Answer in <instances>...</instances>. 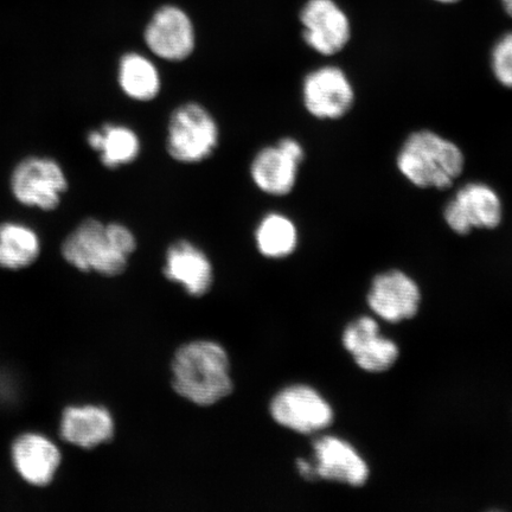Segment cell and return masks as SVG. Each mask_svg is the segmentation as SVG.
Segmentation results:
<instances>
[{"instance_id": "14", "label": "cell", "mask_w": 512, "mask_h": 512, "mask_svg": "<svg viewBox=\"0 0 512 512\" xmlns=\"http://www.w3.org/2000/svg\"><path fill=\"white\" fill-rule=\"evenodd\" d=\"M317 477L347 484L362 486L370 475L369 466L356 448L341 438L323 437L313 444Z\"/></svg>"}, {"instance_id": "8", "label": "cell", "mask_w": 512, "mask_h": 512, "mask_svg": "<svg viewBox=\"0 0 512 512\" xmlns=\"http://www.w3.org/2000/svg\"><path fill=\"white\" fill-rule=\"evenodd\" d=\"M303 40L322 56H335L347 48L352 29L350 19L335 0H309L300 11Z\"/></svg>"}, {"instance_id": "17", "label": "cell", "mask_w": 512, "mask_h": 512, "mask_svg": "<svg viewBox=\"0 0 512 512\" xmlns=\"http://www.w3.org/2000/svg\"><path fill=\"white\" fill-rule=\"evenodd\" d=\"M299 168L296 160L274 145L256 152L249 172L255 187L264 194L284 197L296 188Z\"/></svg>"}, {"instance_id": "26", "label": "cell", "mask_w": 512, "mask_h": 512, "mask_svg": "<svg viewBox=\"0 0 512 512\" xmlns=\"http://www.w3.org/2000/svg\"><path fill=\"white\" fill-rule=\"evenodd\" d=\"M434 2H438L441 4H456L460 2V0H434Z\"/></svg>"}, {"instance_id": "7", "label": "cell", "mask_w": 512, "mask_h": 512, "mask_svg": "<svg viewBox=\"0 0 512 512\" xmlns=\"http://www.w3.org/2000/svg\"><path fill=\"white\" fill-rule=\"evenodd\" d=\"M302 99L311 117L320 121H336L347 117L352 111L356 91L345 70L329 64L305 75Z\"/></svg>"}, {"instance_id": "22", "label": "cell", "mask_w": 512, "mask_h": 512, "mask_svg": "<svg viewBox=\"0 0 512 512\" xmlns=\"http://www.w3.org/2000/svg\"><path fill=\"white\" fill-rule=\"evenodd\" d=\"M490 69L498 85L512 91V31L499 37L492 47Z\"/></svg>"}, {"instance_id": "12", "label": "cell", "mask_w": 512, "mask_h": 512, "mask_svg": "<svg viewBox=\"0 0 512 512\" xmlns=\"http://www.w3.org/2000/svg\"><path fill=\"white\" fill-rule=\"evenodd\" d=\"M11 462L25 483L44 488L54 482L62 463V453L47 435L27 432L18 435L12 443Z\"/></svg>"}, {"instance_id": "1", "label": "cell", "mask_w": 512, "mask_h": 512, "mask_svg": "<svg viewBox=\"0 0 512 512\" xmlns=\"http://www.w3.org/2000/svg\"><path fill=\"white\" fill-rule=\"evenodd\" d=\"M395 164L400 175L413 187L447 190L462 177L466 157L462 147L453 140L424 128L403 140Z\"/></svg>"}, {"instance_id": "25", "label": "cell", "mask_w": 512, "mask_h": 512, "mask_svg": "<svg viewBox=\"0 0 512 512\" xmlns=\"http://www.w3.org/2000/svg\"><path fill=\"white\" fill-rule=\"evenodd\" d=\"M505 14L512 18V0H501Z\"/></svg>"}, {"instance_id": "21", "label": "cell", "mask_w": 512, "mask_h": 512, "mask_svg": "<svg viewBox=\"0 0 512 512\" xmlns=\"http://www.w3.org/2000/svg\"><path fill=\"white\" fill-rule=\"evenodd\" d=\"M298 240L296 223L281 213H268L255 229L256 247L266 258H287L296 251Z\"/></svg>"}, {"instance_id": "3", "label": "cell", "mask_w": 512, "mask_h": 512, "mask_svg": "<svg viewBox=\"0 0 512 512\" xmlns=\"http://www.w3.org/2000/svg\"><path fill=\"white\" fill-rule=\"evenodd\" d=\"M62 258L81 272L117 277L126 270L130 252L118 239L111 223L94 217L81 221L63 240Z\"/></svg>"}, {"instance_id": "4", "label": "cell", "mask_w": 512, "mask_h": 512, "mask_svg": "<svg viewBox=\"0 0 512 512\" xmlns=\"http://www.w3.org/2000/svg\"><path fill=\"white\" fill-rule=\"evenodd\" d=\"M220 127L202 104L190 101L170 114L166 132V152L181 164L206 162L220 145Z\"/></svg>"}, {"instance_id": "16", "label": "cell", "mask_w": 512, "mask_h": 512, "mask_svg": "<svg viewBox=\"0 0 512 512\" xmlns=\"http://www.w3.org/2000/svg\"><path fill=\"white\" fill-rule=\"evenodd\" d=\"M60 435L68 444L92 450L112 440L114 421L105 407L70 406L62 413Z\"/></svg>"}, {"instance_id": "6", "label": "cell", "mask_w": 512, "mask_h": 512, "mask_svg": "<svg viewBox=\"0 0 512 512\" xmlns=\"http://www.w3.org/2000/svg\"><path fill=\"white\" fill-rule=\"evenodd\" d=\"M443 219L454 234L495 230L504 220V204L498 191L485 182H469L445 204Z\"/></svg>"}, {"instance_id": "19", "label": "cell", "mask_w": 512, "mask_h": 512, "mask_svg": "<svg viewBox=\"0 0 512 512\" xmlns=\"http://www.w3.org/2000/svg\"><path fill=\"white\" fill-rule=\"evenodd\" d=\"M42 240L35 228L19 221L0 223V268L21 271L40 258Z\"/></svg>"}, {"instance_id": "15", "label": "cell", "mask_w": 512, "mask_h": 512, "mask_svg": "<svg viewBox=\"0 0 512 512\" xmlns=\"http://www.w3.org/2000/svg\"><path fill=\"white\" fill-rule=\"evenodd\" d=\"M164 275L181 284L191 296L201 297L213 285V265L201 248L188 240H179L166 252Z\"/></svg>"}, {"instance_id": "13", "label": "cell", "mask_w": 512, "mask_h": 512, "mask_svg": "<svg viewBox=\"0 0 512 512\" xmlns=\"http://www.w3.org/2000/svg\"><path fill=\"white\" fill-rule=\"evenodd\" d=\"M343 345L357 366L368 373H383L398 361L400 350L392 339L380 334V326L370 317L354 320L344 330Z\"/></svg>"}, {"instance_id": "18", "label": "cell", "mask_w": 512, "mask_h": 512, "mask_svg": "<svg viewBox=\"0 0 512 512\" xmlns=\"http://www.w3.org/2000/svg\"><path fill=\"white\" fill-rule=\"evenodd\" d=\"M86 140L108 170H118L136 162L142 152L138 134L125 125H102L99 130L89 132Z\"/></svg>"}, {"instance_id": "20", "label": "cell", "mask_w": 512, "mask_h": 512, "mask_svg": "<svg viewBox=\"0 0 512 512\" xmlns=\"http://www.w3.org/2000/svg\"><path fill=\"white\" fill-rule=\"evenodd\" d=\"M118 83L127 98L138 102L155 100L162 91V79L155 63L133 51L120 57Z\"/></svg>"}, {"instance_id": "23", "label": "cell", "mask_w": 512, "mask_h": 512, "mask_svg": "<svg viewBox=\"0 0 512 512\" xmlns=\"http://www.w3.org/2000/svg\"><path fill=\"white\" fill-rule=\"evenodd\" d=\"M277 145L287 153L288 156L296 160L300 165L305 162L306 153L304 146L298 142L297 139L292 137H285L280 139Z\"/></svg>"}, {"instance_id": "9", "label": "cell", "mask_w": 512, "mask_h": 512, "mask_svg": "<svg viewBox=\"0 0 512 512\" xmlns=\"http://www.w3.org/2000/svg\"><path fill=\"white\" fill-rule=\"evenodd\" d=\"M271 414L279 425L303 434L323 431L334 421L330 403L307 386H292L280 392L271 403Z\"/></svg>"}, {"instance_id": "24", "label": "cell", "mask_w": 512, "mask_h": 512, "mask_svg": "<svg viewBox=\"0 0 512 512\" xmlns=\"http://www.w3.org/2000/svg\"><path fill=\"white\" fill-rule=\"evenodd\" d=\"M298 470L300 475H302L307 480H316L318 479L315 464L307 462L305 459H299L297 462Z\"/></svg>"}, {"instance_id": "5", "label": "cell", "mask_w": 512, "mask_h": 512, "mask_svg": "<svg viewBox=\"0 0 512 512\" xmlns=\"http://www.w3.org/2000/svg\"><path fill=\"white\" fill-rule=\"evenodd\" d=\"M9 184L17 203L47 213L60 207L69 189L63 166L59 160L47 156H28L19 160L12 169Z\"/></svg>"}, {"instance_id": "11", "label": "cell", "mask_w": 512, "mask_h": 512, "mask_svg": "<svg viewBox=\"0 0 512 512\" xmlns=\"http://www.w3.org/2000/svg\"><path fill=\"white\" fill-rule=\"evenodd\" d=\"M421 292L408 274L392 270L377 274L368 294V305L389 323L413 318L419 311Z\"/></svg>"}, {"instance_id": "10", "label": "cell", "mask_w": 512, "mask_h": 512, "mask_svg": "<svg viewBox=\"0 0 512 512\" xmlns=\"http://www.w3.org/2000/svg\"><path fill=\"white\" fill-rule=\"evenodd\" d=\"M144 41L151 53L168 62H183L194 53V24L182 9L166 5L158 9L146 25Z\"/></svg>"}, {"instance_id": "2", "label": "cell", "mask_w": 512, "mask_h": 512, "mask_svg": "<svg viewBox=\"0 0 512 512\" xmlns=\"http://www.w3.org/2000/svg\"><path fill=\"white\" fill-rule=\"evenodd\" d=\"M172 386L178 395L200 406L227 398L233 382L226 350L208 341L183 345L172 361Z\"/></svg>"}]
</instances>
